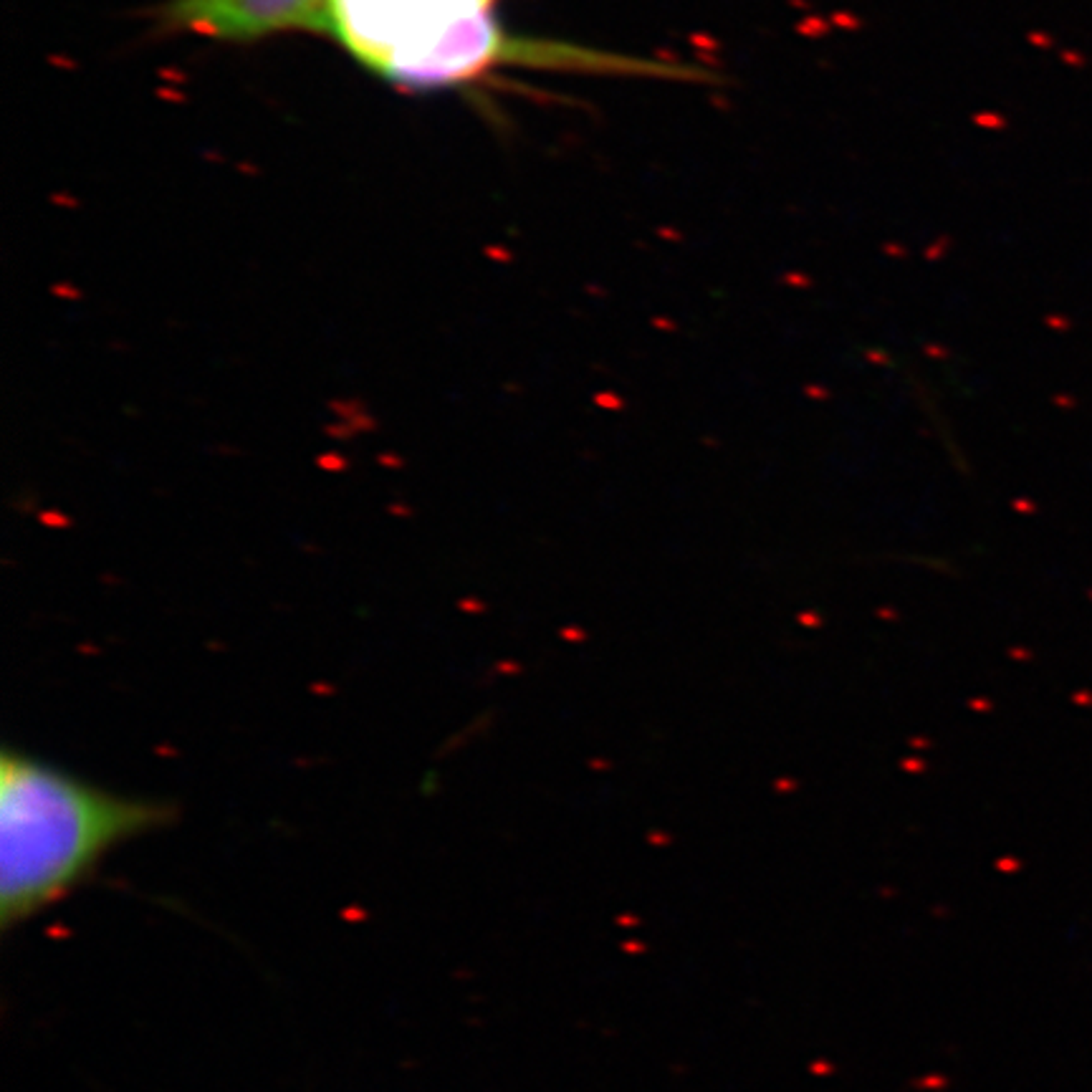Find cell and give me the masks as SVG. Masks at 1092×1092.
Returning a JSON list of instances; mask_svg holds the SVG:
<instances>
[{
  "label": "cell",
  "instance_id": "3957f363",
  "mask_svg": "<svg viewBox=\"0 0 1092 1092\" xmlns=\"http://www.w3.org/2000/svg\"><path fill=\"white\" fill-rule=\"evenodd\" d=\"M329 0H173L162 21L215 41L250 44L276 33H327Z\"/></svg>",
  "mask_w": 1092,
  "mask_h": 1092
},
{
  "label": "cell",
  "instance_id": "6da1fadb",
  "mask_svg": "<svg viewBox=\"0 0 1092 1092\" xmlns=\"http://www.w3.org/2000/svg\"><path fill=\"white\" fill-rule=\"evenodd\" d=\"M165 801L89 784L11 746L0 756V928L49 910L119 845L173 822Z\"/></svg>",
  "mask_w": 1092,
  "mask_h": 1092
},
{
  "label": "cell",
  "instance_id": "7a4b0ae2",
  "mask_svg": "<svg viewBox=\"0 0 1092 1092\" xmlns=\"http://www.w3.org/2000/svg\"><path fill=\"white\" fill-rule=\"evenodd\" d=\"M327 33L372 74L404 89L466 84L501 66L686 76L645 59L518 39L493 13H468L446 0H329Z\"/></svg>",
  "mask_w": 1092,
  "mask_h": 1092
}]
</instances>
